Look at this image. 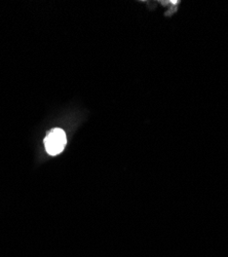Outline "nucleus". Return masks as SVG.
<instances>
[{"label": "nucleus", "instance_id": "nucleus-1", "mask_svg": "<svg viewBox=\"0 0 228 257\" xmlns=\"http://www.w3.org/2000/svg\"><path fill=\"white\" fill-rule=\"evenodd\" d=\"M67 143L65 132L62 128H53L45 139L46 151L50 156H57L63 152Z\"/></svg>", "mask_w": 228, "mask_h": 257}]
</instances>
